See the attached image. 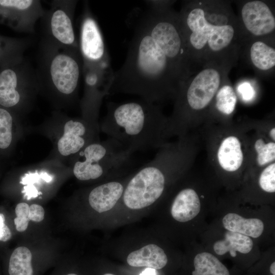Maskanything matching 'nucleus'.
<instances>
[{"mask_svg":"<svg viewBox=\"0 0 275 275\" xmlns=\"http://www.w3.org/2000/svg\"><path fill=\"white\" fill-rule=\"evenodd\" d=\"M200 209V199L196 191L191 187H184L175 196L171 207V214L176 221L185 223L196 217Z\"/></svg>","mask_w":275,"mask_h":275,"instance_id":"17","label":"nucleus"},{"mask_svg":"<svg viewBox=\"0 0 275 275\" xmlns=\"http://www.w3.org/2000/svg\"><path fill=\"white\" fill-rule=\"evenodd\" d=\"M274 44L270 40L249 39L243 47L241 55L247 56L249 63L258 74L269 75L275 67Z\"/></svg>","mask_w":275,"mask_h":275,"instance_id":"15","label":"nucleus"},{"mask_svg":"<svg viewBox=\"0 0 275 275\" xmlns=\"http://www.w3.org/2000/svg\"><path fill=\"white\" fill-rule=\"evenodd\" d=\"M152 268H147L144 270L140 275H155V271Z\"/></svg>","mask_w":275,"mask_h":275,"instance_id":"32","label":"nucleus"},{"mask_svg":"<svg viewBox=\"0 0 275 275\" xmlns=\"http://www.w3.org/2000/svg\"><path fill=\"white\" fill-rule=\"evenodd\" d=\"M41 176L40 174L38 173H30L27 174L22 179L20 183L23 184H27L24 187L23 193L27 197V199L29 200L32 198H36L38 195L42 194L41 192H38L37 188L33 185L34 182L36 181Z\"/></svg>","mask_w":275,"mask_h":275,"instance_id":"27","label":"nucleus"},{"mask_svg":"<svg viewBox=\"0 0 275 275\" xmlns=\"http://www.w3.org/2000/svg\"><path fill=\"white\" fill-rule=\"evenodd\" d=\"M237 101L236 93L229 80L218 89L210 111L216 112L221 116L229 117L234 113Z\"/></svg>","mask_w":275,"mask_h":275,"instance_id":"22","label":"nucleus"},{"mask_svg":"<svg viewBox=\"0 0 275 275\" xmlns=\"http://www.w3.org/2000/svg\"><path fill=\"white\" fill-rule=\"evenodd\" d=\"M166 187L158 175L140 169L129 178L121 198L128 208L139 210L158 201Z\"/></svg>","mask_w":275,"mask_h":275,"instance_id":"10","label":"nucleus"},{"mask_svg":"<svg viewBox=\"0 0 275 275\" xmlns=\"http://www.w3.org/2000/svg\"><path fill=\"white\" fill-rule=\"evenodd\" d=\"M172 4L150 6L139 18L121 67L114 72L109 95H136L156 103L174 99L195 72L180 22Z\"/></svg>","mask_w":275,"mask_h":275,"instance_id":"1","label":"nucleus"},{"mask_svg":"<svg viewBox=\"0 0 275 275\" xmlns=\"http://www.w3.org/2000/svg\"><path fill=\"white\" fill-rule=\"evenodd\" d=\"M30 221L35 222H40L44 218L45 211L42 206L34 204L30 206Z\"/></svg>","mask_w":275,"mask_h":275,"instance_id":"29","label":"nucleus"},{"mask_svg":"<svg viewBox=\"0 0 275 275\" xmlns=\"http://www.w3.org/2000/svg\"><path fill=\"white\" fill-rule=\"evenodd\" d=\"M44 11L39 0H0V21L20 33L34 34Z\"/></svg>","mask_w":275,"mask_h":275,"instance_id":"12","label":"nucleus"},{"mask_svg":"<svg viewBox=\"0 0 275 275\" xmlns=\"http://www.w3.org/2000/svg\"><path fill=\"white\" fill-rule=\"evenodd\" d=\"M103 275H115L114 274H112V273H105Z\"/></svg>","mask_w":275,"mask_h":275,"instance_id":"34","label":"nucleus"},{"mask_svg":"<svg viewBox=\"0 0 275 275\" xmlns=\"http://www.w3.org/2000/svg\"><path fill=\"white\" fill-rule=\"evenodd\" d=\"M253 245L254 242L251 237L227 231L224 239L214 243L213 250L219 256L229 253L231 256L235 257L237 252L244 254L250 253Z\"/></svg>","mask_w":275,"mask_h":275,"instance_id":"20","label":"nucleus"},{"mask_svg":"<svg viewBox=\"0 0 275 275\" xmlns=\"http://www.w3.org/2000/svg\"><path fill=\"white\" fill-rule=\"evenodd\" d=\"M259 185L262 190L268 193L275 192V162L265 167L259 177Z\"/></svg>","mask_w":275,"mask_h":275,"instance_id":"25","label":"nucleus"},{"mask_svg":"<svg viewBox=\"0 0 275 275\" xmlns=\"http://www.w3.org/2000/svg\"><path fill=\"white\" fill-rule=\"evenodd\" d=\"M80 23L79 48L82 64L109 65L103 37L88 3H85Z\"/></svg>","mask_w":275,"mask_h":275,"instance_id":"11","label":"nucleus"},{"mask_svg":"<svg viewBox=\"0 0 275 275\" xmlns=\"http://www.w3.org/2000/svg\"><path fill=\"white\" fill-rule=\"evenodd\" d=\"M129 179L125 182L117 180L109 181L93 188L88 197L91 208L99 213L113 208L121 199Z\"/></svg>","mask_w":275,"mask_h":275,"instance_id":"16","label":"nucleus"},{"mask_svg":"<svg viewBox=\"0 0 275 275\" xmlns=\"http://www.w3.org/2000/svg\"><path fill=\"white\" fill-rule=\"evenodd\" d=\"M36 60L39 92L60 104L74 102L82 71L79 49L62 47L41 39Z\"/></svg>","mask_w":275,"mask_h":275,"instance_id":"4","label":"nucleus"},{"mask_svg":"<svg viewBox=\"0 0 275 275\" xmlns=\"http://www.w3.org/2000/svg\"><path fill=\"white\" fill-rule=\"evenodd\" d=\"M133 154L110 138L103 141H94L75 155L73 174L82 181L118 177L132 166Z\"/></svg>","mask_w":275,"mask_h":275,"instance_id":"6","label":"nucleus"},{"mask_svg":"<svg viewBox=\"0 0 275 275\" xmlns=\"http://www.w3.org/2000/svg\"><path fill=\"white\" fill-rule=\"evenodd\" d=\"M268 136L271 141L275 142V128L272 127L268 131Z\"/></svg>","mask_w":275,"mask_h":275,"instance_id":"31","label":"nucleus"},{"mask_svg":"<svg viewBox=\"0 0 275 275\" xmlns=\"http://www.w3.org/2000/svg\"><path fill=\"white\" fill-rule=\"evenodd\" d=\"M222 224L228 231L257 238L263 233V222L257 218H245L235 213H228L223 218Z\"/></svg>","mask_w":275,"mask_h":275,"instance_id":"19","label":"nucleus"},{"mask_svg":"<svg viewBox=\"0 0 275 275\" xmlns=\"http://www.w3.org/2000/svg\"><path fill=\"white\" fill-rule=\"evenodd\" d=\"M168 118L158 104L144 99L107 104V112L100 129L128 150L159 149L168 144Z\"/></svg>","mask_w":275,"mask_h":275,"instance_id":"3","label":"nucleus"},{"mask_svg":"<svg viewBox=\"0 0 275 275\" xmlns=\"http://www.w3.org/2000/svg\"><path fill=\"white\" fill-rule=\"evenodd\" d=\"M0 71V105L25 110L39 92L35 67L24 57Z\"/></svg>","mask_w":275,"mask_h":275,"instance_id":"7","label":"nucleus"},{"mask_svg":"<svg viewBox=\"0 0 275 275\" xmlns=\"http://www.w3.org/2000/svg\"><path fill=\"white\" fill-rule=\"evenodd\" d=\"M5 217L0 213V241L6 242L11 237L12 234L9 228L5 224Z\"/></svg>","mask_w":275,"mask_h":275,"instance_id":"30","label":"nucleus"},{"mask_svg":"<svg viewBox=\"0 0 275 275\" xmlns=\"http://www.w3.org/2000/svg\"><path fill=\"white\" fill-rule=\"evenodd\" d=\"M232 68L227 65H207L182 84L174 99L172 115L168 118V137L183 135L195 115L210 111L218 89L229 80Z\"/></svg>","mask_w":275,"mask_h":275,"instance_id":"5","label":"nucleus"},{"mask_svg":"<svg viewBox=\"0 0 275 275\" xmlns=\"http://www.w3.org/2000/svg\"><path fill=\"white\" fill-rule=\"evenodd\" d=\"M30 206L26 203L21 202L17 204L15 212L16 217L14 219L16 229L18 232L25 231L30 221Z\"/></svg>","mask_w":275,"mask_h":275,"instance_id":"26","label":"nucleus"},{"mask_svg":"<svg viewBox=\"0 0 275 275\" xmlns=\"http://www.w3.org/2000/svg\"><path fill=\"white\" fill-rule=\"evenodd\" d=\"M237 16L248 39L274 40L275 16L269 2L260 0L239 2Z\"/></svg>","mask_w":275,"mask_h":275,"instance_id":"9","label":"nucleus"},{"mask_svg":"<svg viewBox=\"0 0 275 275\" xmlns=\"http://www.w3.org/2000/svg\"><path fill=\"white\" fill-rule=\"evenodd\" d=\"M237 91L242 99L248 101L252 100L256 93L252 84L246 81H242L238 85Z\"/></svg>","mask_w":275,"mask_h":275,"instance_id":"28","label":"nucleus"},{"mask_svg":"<svg viewBox=\"0 0 275 275\" xmlns=\"http://www.w3.org/2000/svg\"><path fill=\"white\" fill-rule=\"evenodd\" d=\"M179 15L193 65H236L248 38L230 2L185 1Z\"/></svg>","mask_w":275,"mask_h":275,"instance_id":"2","label":"nucleus"},{"mask_svg":"<svg viewBox=\"0 0 275 275\" xmlns=\"http://www.w3.org/2000/svg\"><path fill=\"white\" fill-rule=\"evenodd\" d=\"M98 130L84 119H69L64 126L62 136L57 143L59 152L63 156L76 155L94 140Z\"/></svg>","mask_w":275,"mask_h":275,"instance_id":"13","label":"nucleus"},{"mask_svg":"<svg viewBox=\"0 0 275 275\" xmlns=\"http://www.w3.org/2000/svg\"><path fill=\"white\" fill-rule=\"evenodd\" d=\"M192 275H230L227 267L209 252L197 254L194 259Z\"/></svg>","mask_w":275,"mask_h":275,"instance_id":"21","label":"nucleus"},{"mask_svg":"<svg viewBox=\"0 0 275 275\" xmlns=\"http://www.w3.org/2000/svg\"><path fill=\"white\" fill-rule=\"evenodd\" d=\"M269 271L271 275H275V262H272L269 266Z\"/></svg>","mask_w":275,"mask_h":275,"instance_id":"33","label":"nucleus"},{"mask_svg":"<svg viewBox=\"0 0 275 275\" xmlns=\"http://www.w3.org/2000/svg\"><path fill=\"white\" fill-rule=\"evenodd\" d=\"M77 1L55 0L44 10L41 20V39L64 48L79 49L73 25Z\"/></svg>","mask_w":275,"mask_h":275,"instance_id":"8","label":"nucleus"},{"mask_svg":"<svg viewBox=\"0 0 275 275\" xmlns=\"http://www.w3.org/2000/svg\"><path fill=\"white\" fill-rule=\"evenodd\" d=\"M13 118L7 109L0 107V148H8L12 141Z\"/></svg>","mask_w":275,"mask_h":275,"instance_id":"24","label":"nucleus"},{"mask_svg":"<svg viewBox=\"0 0 275 275\" xmlns=\"http://www.w3.org/2000/svg\"><path fill=\"white\" fill-rule=\"evenodd\" d=\"M126 260L128 264L132 267L160 269L167 265L168 257L161 248L155 244H149L131 252Z\"/></svg>","mask_w":275,"mask_h":275,"instance_id":"18","label":"nucleus"},{"mask_svg":"<svg viewBox=\"0 0 275 275\" xmlns=\"http://www.w3.org/2000/svg\"><path fill=\"white\" fill-rule=\"evenodd\" d=\"M255 161L259 167H265L274 162L275 142L268 141L263 138H258L254 143Z\"/></svg>","mask_w":275,"mask_h":275,"instance_id":"23","label":"nucleus"},{"mask_svg":"<svg viewBox=\"0 0 275 275\" xmlns=\"http://www.w3.org/2000/svg\"><path fill=\"white\" fill-rule=\"evenodd\" d=\"M216 162L219 168L228 173H234L243 167L245 160L244 145L235 133L223 136L215 151Z\"/></svg>","mask_w":275,"mask_h":275,"instance_id":"14","label":"nucleus"}]
</instances>
